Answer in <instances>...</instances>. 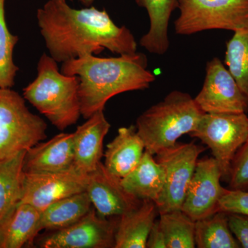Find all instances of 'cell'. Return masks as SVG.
<instances>
[{"mask_svg": "<svg viewBox=\"0 0 248 248\" xmlns=\"http://www.w3.org/2000/svg\"><path fill=\"white\" fill-rule=\"evenodd\" d=\"M17 36L10 32L5 17V0H0V88L11 89L19 68L14 61Z\"/></svg>", "mask_w": 248, "mask_h": 248, "instance_id": "26", "label": "cell"}, {"mask_svg": "<svg viewBox=\"0 0 248 248\" xmlns=\"http://www.w3.org/2000/svg\"><path fill=\"white\" fill-rule=\"evenodd\" d=\"M37 70L35 80L23 90V97L59 130L76 124L81 116L79 78L63 74L46 53L41 56Z\"/></svg>", "mask_w": 248, "mask_h": 248, "instance_id": "3", "label": "cell"}, {"mask_svg": "<svg viewBox=\"0 0 248 248\" xmlns=\"http://www.w3.org/2000/svg\"><path fill=\"white\" fill-rule=\"evenodd\" d=\"M218 211L248 216V190L226 189L219 201Z\"/></svg>", "mask_w": 248, "mask_h": 248, "instance_id": "28", "label": "cell"}, {"mask_svg": "<svg viewBox=\"0 0 248 248\" xmlns=\"http://www.w3.org/2000/svg\"><path fill=\"white\" fill-rule=\"evenodd\" d=\"M148 64L146 55L138 52L116 58L86 54L63 62L61 71L79 78L81 113L87 120L117 94L148 89L156 78Z\"/></svg>", "mask_w": 248, "mask_h": 248, "instance_id": "2", "label": "cell"}, {"mask_svg": "<svg viewBox=\"0 0 248 248\" xmlns=\"http://www.w3.org/2000/svg\"><path fill=\"white\" fill-rule=\"evenodd\" d=\"M222 173L214 157L199 159L181 210L194 221L218 211V203L226 189L221 185Z\"/></svg>", "mask_w": 248, "mask_h": 248, "instance_id": "12", "label": "cell"}, {"mask_svg": "<svg viewBox=\"0 0 248 248\" xmlns=\"http://www.w3.org/2000/svg\"><path fill=\"white\" fill-rule=\"evenodd\" d=\"M121 179L109 172L102 162L89 174L86 192L99 216L119 217L141 203V200L124 189Z\"/></svg>", "mask_w": 248, "mask_h": 248, "instance_id": "13", "label": "cell"}, {"mask_svg": "<svg viewBox=\"0 0 248 248\" xmlns=\"http://www.w3.org/2000/svg\"><path fill=\"white\" fill-rule=\"evenodd\" d=\"M154 156L145 151L136 168L121 181L124 189L133 197L156 203L164 189L165 170Z\"/></svg>", "mask_w": 248, "mask_h": 248, "instance_id": "18", "label": "cell"}, {"mask_svg": "<svg viewBox=\"0 0 248 248\" xmlns=\"http://www.w3.org/2000/svg\"><path fill=\"white\" fill-rule=\"evenodd\" d=\"M225 63L248 97V29L235 31L227 42Z\"/></svg>", "mask_w": 248, "mask_h": 248, "instance_id": "25", "label": "cell"}, {"mask_svg": "<svg viewBox=\"0 0 248 248\" xmlns=\"http://www.w3.org/2000/svg\"><path fill=\"white\" fill-rule=\"evenodd\" d=\"M25 153L22 152L14 159L0 164V230L22 200Z\"/></svg>", "mask_w": 248, "mask_h": 248, "instance_id": "22", "label": "cell"}, {"mask_svg": "<svg viewBox=\"0 0 248 248\" xmlns=\"http://www.w3.org/2000/svg\"><path fill=\"white\" fill-rule=\"evenodd\" d=\"M118 217L104 218L93 208L76 223L50 231L40 240L44 248H115V234Z\"/></svg>", "mask_w": 248, "mask_h": 248, "instance_id": "10", "label": "cell"}, {"mask_svg": "<svg viewBox=\"0 0 248 248\" xmlns=\"http://www.w3.org/2000/svg\"><path fill=\"white\" fill-rule=\"evenodd\" d=\"M146 151L135 125L119 128L104 154L106 169L116 177H125L136 168Z\"/></svg>", "mask_w": 248, "mask_h": 248, "instance_id": "16", "label": "cell"}, {"mask_svg": "<svg viewBox=\"0 0 248 248\" xmlns=\"http://www.w3.org/2000/svg\"><path fill=\"white\" fill-rule=\"evenodd\" d=\"M195 245L199 248H240L232 232L228 213L218 211L195 221Z\"/></svg>", "mask_w": 248, "mask_h": 248, "instance_id": "23", "label": "cell"}, {"mask_svg": "<svg viewBox=\"0 0 248 248\" xmlns=\"http://www.w3.org/2000/svg\"><path fill=\"white\" fill-rule=\"evenodd\" d=\"M60 1H66L67 0H60ZM81 4L85 5V6H89L94 2V0H78Z\"/></svg>", "mask_w": 248, "mask_h": 248, "instance_id": "31", "label": "cell"}, {"mask_svg": "<svg viewBox=\"0 0 248 248\" xmlns=\"http://www.w3.org/2000/svg\"><path fill=\"white\" fill-rule=\"evenodd\" d=\"M248 135L246 113H204L195 130L189 134L211 150L222 179L228 180L232 161Z\"/></svg>", "mask_w": 248, "mask_h": 248, "instance_id": "7", "label": "cell"}, {"mask_svg": "<svg viewBox=\"0 0 248 248\" xmlns=\"http://www.w3.org/2000/svg\"><path fill=\"white\" fill-rule=\"evenodd\" d=\"M74 133H62L26 151L23 170L27 174L60 172L73 168Z\"/></svg>", "mask_w": 248, "mask_h": 248, "instance_id": "15", "label": "cell"}, {"mask_svg": "<svg viewBox=\"0 0 248 248\" xmlns=\"http://www.w3.org/2000/svg\"><path fill=\"white\" fill-rule=\"evenodd\" d=\"M228 182L231 189H248V135L232 161Z\"/></svg>", "mask_w": 248, "mask_h": 248, "instance_id": "27", "label": "cell"}, {"mask_svg": "<svg viewBox=\"0 0 248 248\" xmlns=\"http://www.w3.org/2000/svg\"><path fill=\"white\" fill-rule=\"evenodd\" d=\"M88 183L89 174H82L74 167L60 172L24 173L20 203L42 212L59 200L86 192Z\"/></svg>", "mask_w": 248, "mask_h": 248, "instance_id": "11", "label": "cell"}, {"mask_svg": "<svg viewBox=\"0 0 248 248\" xmlns=\"http://www.w3.org/2000/svg\"><path fill=\"white\" fill-rule=\"evenodd\" d=\"M37 19L50 56L60 63L105 49L119 55L138 52L130 29L116 25L105 9H75L66 1L49 0L37 10Z\"/></svg>", "mask_w": 248, "mask_h": 248, "instance_id": "1", "label": "cell"}, {"mask_svg": "<svg viewBox=\"0 0 248 248\" xmlns=\"http://www.w3.org/2000/svg\"></svg>", "mask_w": 248, "mask_h": 248, "instance_id": "32", "label": "cell"}, {"mask_svg": "<svg viewBox=\"0 0 248 248\" xmlns=\"http://www.w3.org/2000/svg\"><path fill=\"white\" fill-rule=\"evenodd\" d=\"M195 100L204 113L248 112V96L218 58L207 63L203 86Z\"/></svg>", "mask_w": 248, "mask_h": 248, "instance_id": "9", "label": "cell"}, {"mask_svg": "<svg viewBox=\"0 0 248 248\" xmlns=\"http://www.w3.org/2000/svg\"><path fill=\"white\" fill-rule=\"evenodd\" d=\"M146 248H167L166 238L160 227L159 220H156L152 227L147 239Z\"/></svg>", "mask_w": 248, "mask_h": 248, "instance_id": "30", "label": "cell"}, {"mask_svg": "<svg viewBox=\"0 0 248 248\" xmlns=\"http://www.w3.org/2000/svg\"><path fill=\"white\" fill-rule=\"evenodd\" d=\"M41 212L32 205L20 203L7 223L0 230V248H22L37 237Z\"/></svg>", "mask_w": 248, "mask_h": 248, "instance_id": "21", "label": "cell"}, {"mask_svg": "<svg viewBox=\"0 0 248 248\" xmlns=\"http://www.w3.org/2000/svg\"><path fill=\"white\" fill-rule=\"evenodd\" d=\"M174 31L190 35L208 30L248 29V0H177Z\"/></svg>", "mask_w": 248, "mask_h": 248, "instance_id": "6", "label": "cell"}, {"mask_svg": "<svg viewBox=\"0 0 248 248\" xmlns=\"http://www.w3.org/2000/svg\"><path fill=\"white\" fill-rule=\"evenodd\" d=\"M140 7L148 13L150 27L142 36L140 45L149 53L164 55L169 50L170 18L177 8V0H136Z\"/></svg>", "mask_w": 248, "mask_h": 248, "instance_id": "19", "label": "cell"}, {"mask_svg": "<svg viewBox=\"0 0 248 248\" xmlns=\"http://www.w3.org/2000/svg\"><path fill=\"white\" fill-rule=\"evenodd\" d=\"M92 208L86 191L50 204L41 212L37 223V234L42 231H57L71 226L85 216Z\"/></svg>", "mask_w": 248, "mask_h": 248, "instance_id": "20", "label": "cell"}, {"mask_svg": "<svg viewBox=\"0 0 248 248\" xmlns=\"http://www.w3.org/2000/svg\"><path fill=\"white\" fill-rule=\"evenodd\" d=\"M228 215L232 232L241 248H248V216L236 213H228Z\"/></svg>", "mask_w": 248, "mask_h": 248, "instance_id": "29", "label": "cell"}, {"mask_svg": "<svg viewBox=\"0 0 248 248\" xmlns=\"http://www.w3.org/2000/svg\"><path fill=\"white\" fill-rule=\"evenodd\" d=\"M97 111L74 132L73 167L82 174H89L100 164L104 156V140L111 127L104 115Z\"/></svg>", "mask_w": 248, "mask_h": 248, "instance_id": "14", "label": "cell"}, {"mask_svg": "<svg viewBox=\"0 0 248 248\" xmlns=\"http://www.w3.org/2000/svg\"><path fill=\"white\" fill-rule=\"evenodd\" d=\"M204 112L187 93L173 91L137 119V131L146 151L155 155L195 130Z\"/></svg>", "mask_w": 248, "mask_h": 248, "instance_id": "4", "label": "cell"}, {"mask_svg": "<svg viewBox=\"0 0 248 248\" xmlns=\"http://www.w3.org/2000/svg\"><path fill=\"white\" fill-rule=\"evenodd\" d=\"M205 151L194 142L177 143L155 155L165 170V184L156 204L159 214L182 208L199 160Z\"/></svg>", "mask_w": 248, "mask_h": 248, "instance_id": "8", "label": "cell"}, {"mask_svg": "<svg viewBox=\"0 0 248 248\" xmlns=\"http://www.w3.org/2000/svg\"><path fill=\"white\" fill-rule=\"evenodd\" d=\"M46 130L45 121L31 112L23 96L0 88V164L45 140Z\"/></svg>", "mask_w": 248, "mask_h": 248, "instance_id": "5", "label": "cell"}, {"mask_svg": "<svg viewBox=\"0 0 248 248\" xmlns=\"http://www.w3.org/2000/svg\"><path fill=\"white\" fill-rule=\"evenodd\" d=\"M159 214L154 202L142 200L138 206L119 217L115 248H146L148 234Z\"/></svg>", "mask_w": 248, "mask_h": 248, "instance_id": "17", "label": "cell"}, {"mask_svg": "<svg viewBox=\"0 0 248 248\" xmlns=\"http://www.w3.org/2000/svg\"><path fill=\"white\" fill-rule=\"evenodd\" d=\"M167 248H195V221L179 210L159 214Z\"/></svg>", "mask_w": 248, "mask_h": 248, "instance_id": "24", "label": "cell"}]
</instances>
